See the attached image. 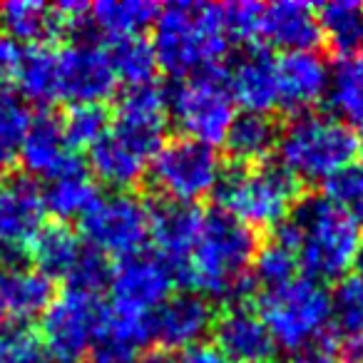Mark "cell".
I'll return each mask as SVG.
<instances>
[{"label":"cell","mask_w":363,"mask_h":363,"mask_svg":"<svg viewBox=\"0 0 363 363\" xmlns=\"http://www.w3.org/2000/svg\"><path fill=\"white\" fill-rule=\"evenodd\" d=\"M259 252L257 232L232 214L209 212L202 219L182 284L194 286L202 296H214L229 306L244 303L252 294V267Z\"/></svg>","instance_id":"1"},{"label":"cell","mask_w":363,"mask_h":363,"mask_svg":"<svg viewBox=\"0 0 363 363\" xmlns=\"http://www.w3.org/2000/svg\"><path fill=\"white\" fill-rule=\"evenodd\" d=\"M277 237L289 244L298 269L318 284L341 281L348 269H353V259L363 242L361 224L326 194L298 199Z\"/></svg>","instance_id":"2"},{"label":"cell","mask_w":363,"mask_h":363,"mask_svg":"<svg viewBox=\"0 0 363 363\" xmlns=\"http://www.w3.org/2000/svg\"><path fill=\"white\" fill-rule=\"evenodd\" d=\"M227 23L222 6L214 3H169L160 8L155 21L157 65L169 75L189 77L207 67H217L229 52Z\"/></svg>","instance_id":"3"},{"label":"cell","mask_w":363,"mask_h":363,"mask_svg":"<svg viewBox=\"0 0 363 363\" xmlns=\"http://www.w3.org/2000/svg\"><path fill=\"white\" fill-rule=\"evenodd\" d=\"M279 160L296 182L328 184L353 164L356 132L331 112L296 115L279 132Z\"/></svg>","instance_id":"4"},{"label":"cell","mask_w":363,"mask_h":363,"mask_svg":"<svg viewBox=\"0 0 363 363\" xmlns=\"http://www.w3.org/2000/svg\"><path fill=\"white\" fill-rule=\"evenodd\" d=\"M222 212L249 229L281 227L298 202V182L281 164H237L214 189Z\"/></svg>","instance_id":"5"},{"label":"cell","mask_w":363,"mask_h":363,"mask_svg":"<svg viewBox=\"0 0 363 363\" xmlns=\"http://www.w3.org/2000/svg\"><path fill=\"white\" fill-rule=\"evenodd\" d=\"M259 316L277 348L289 353L308 351L331 331V294L313 279L296 277L262 294Z\"/></svg>","instance_id":"6"},{"label":"cell","mask_w":363,"mask_h":363,"mask_svg":"<svg viewBox=\"0 0 363 363\" xmlns=\"http://www.w3.org/2000/svg\"><path fill=\"white\" fill-rule=\"evenodd\" d=\"M167 110L184 130V137H192L209 147L224 142L237 117L227 85V70L217 65L184 77L167 95Z\"/></svg>","instance_id":"7"},{"label":"cell","mask_w":363,"mask_h":363,"mask_svg":"<svg viewBox=\"0 0 363 363\" xmlns=\"http://www.w3.org/2000/svg\"><path fill=\"white\" fill-rule=\"evenodd\" d=\"M222 160L217 150L192 137L164 142L155 155L150 177L155 189L167 202L194 204L209 197L222 179Z\"/></svg>","instance_id":"8"},{"label":"cell","mask_w":363,"mask_h":363,"mask_svg":"<svg viewBox=\"0 0 363 363\" xmlns=\"http://www.w3.org/2000/svg\"><path fill=\"white\" fill-rule=\"evenodd\" d=\"M80 229L95 252L120 259L132 257L142 252V244L150 237V207L135 194H105L85 212Z\"/></svg>","instance_id":"9"},{"label":"cell","mask_w":363,"mask_h":363,"mask_svg":"<svg viewBox=\"0 0 363 363\" xmlns=\"http://www.w3.org/2000/svg\"><path fill=\"white\" fill-rule=\"evenodd\" d=\"M102 316L105 308L97 296L67 289L65 294L52 298L40 321V341L52 363L87 361Z\"/></svg>","instance_id":"10"},{"label":"cell","mask_w":363,"mask_h":363,"mask_svg":"<svg viewBox=\"0 0 363 363\" xmlns=\"http://www.w3.org/2000/svg\"><path fill=\"white\" fill-rule=\"evenodd\" d=\"M174 274L160 254L137 252L112 269V311L150 318L169 296Z\"/></svg>","instance_id":"11"},{"label":"cell","mask_w":363,"mask_h":363,"mask_svg":"<svg viewBox=\"0 0 363 363\" xmlns=\"http://www.w3.org/2000/svg\"><path fill=\"white\" fill-rule=\"evenodd\" d=\"M43 192L28 177L0 179V264H21L35 234L45 227Z\"/></svg>","instance_id":"12"},{"label":"cell","mask_w":363,"mask_h":363,"mask_svg":"<svg viewBox=\"0 0 363 363\" xmlns=\"http://www.w3.org/2000/svg\"><path fill=\"white\" fill-rule=\"evenodd\" d=\"M112 135L130 145L147 162L155 160L157 152L164 147L167 135V95L164 90L150 85L127 87L117 105V120Z\"/></svg>","instance_id":"13"},{"label":"cell","mask_w":363,"mask_h":363,"mask_svg":"<svg viewBox=\"0 0 363 363\" xmlns=\"http://www.w3.org/2000/svg\"><path fill=\"white\" fill-rule=\"evenodd\" d=\"M117 77L105 50L77 40L57 52V95L72 105H102L115 92Z\"/></svg>","instance_id":"14"},{"label":"cell","mask_w":363,"mask_h":363,"mask_svg":"<svg viewBox=\"0 0 363 363\" xmlns=\"http://www.w3.org/2000/svg\"><path fill=\"white\" fill-rule=\"evenodd\" d=\"M212 303L199 291L172 294L150 316L152 338L162 348H177V351H187V348L199 346L202 338L212 331Z\"/></svg>","instance_id":"15"},{"label":"cell","mask_w":363,"mask_h":363,"mask_svg":"<svg viewBox=\"0 0 363 363\" xmlns=\"http://www.w3.org/2000/svg\"><path fill=\"white\" fill-rule=\"evenodd\" d=\"M212 333L214 348L229 363H272L279 351L264 318L247 303L229 306L214 318Z\"/></svg>","instance_id":"16"},{"label":"cell","mask_w":363,"mask_h":363,"mask_svg":"<svg viewBox=\"0 0 363 363\" xmlns=\"http://www.w3.org/2000/svg\"><path fill=\"white\" fill-rule=\"evenodd\" d=\"M227 85L234 105H242L244 112L267 115L279 105L277 57L262 45H247L227 67Z\"/></svg>","instance_id":"17"},{"label":"cell","mask_w":363,"mask_h":363,"mask_svg":"<svg viewBox=\"0 0 363 363\" xmlns=\"http://www.w3.org/2000/svg\"><path fill=\"white\" fill-rule=\"evenodd\" d=\"M279 75V105L281 110L296 115L313 112V107L326 100L331 67L316 50L284 52L277 57Z\"/></svg>","instance_id":"18"},{"label":"cell","mask_w":363,"mask_h":363,"mask_svg":"<svg viewBox=\"0 0 363 363\" xmlns=\"http://www.w3.org/2000/svg\"><path fill=\"white\" fill-rule=\"evenodd\" d=\"M204 214L194 204H179L162 199L150 207V237L155 239L157 254L169 264L174 279L182 281L184 264L189 259Z\"/></svg>","instance_id":"19"},{"label":"cell","mask_w":363,"mask_h":363,"mask_svg":"<svg viewBox=\"0 0 363 363\" xmlns=\"http://www.w3.org/2000/svg\"><path fill=\"white\" fill-rule=\"evenodd\" d=\"M259 38L284 52L316 50L321 43L316 8L301 0H279L262 6Z\"/></svg>","instance_id":"20"},{"label":"cell","mask_w":363,"mask_h":363,"mask_svg":"<svg viewBox=\"0 0 363 363\" xmlns=\"http://www.w3.org/2000/svg\"><path fill=\"white\" fill-rule=\"evenodd\" d=\"M21 162L28 169V174L40 177L45 182L55 179V177L82 164L72 155L70 145H67L65 135H62L60 120H55L50 112L30 117L26 140L21 145Z\"/></svg>","instance_id":"21"},{"label":"cell","mask_w":363,"mask_h":363,"mask_svg":"<svg viewBox=\"0 0 363 363\" xmlns=\"http://www.w3.org/2000/svg\"><path fill=\"white\" fill-rule=\"evenodd\" d=\"M52 281L23 264H0V316L26 323L40 316L52 301Z\"/></svg>","instance_id":"22"},{"label":"cell","mask_w":363,"mask_h":363,"mask_svg":"<svg viewBox=\"0 0 363 363\" xmlns=\"http://www.w3.org/2000/svg\"><path fill=\"white\" fill-rule=\"evenodd\" d=\"M150 338V318L105 308L97 336L87 353V363H135L140 358V348Z\"/></svg>","instance_id":"23"},{"label":"cell","mask_w":363,"mask_h":363,"mask_svg":"<svg viewBox=\"0 0 363 363\" xmlns=\"http://www.w3.org/2000/svg\"><path fill=\"white\" fill-rule=\"evenodd\" d=\"M85 249L87 247L82 244V239L70 227L48 224L35 234V239L28 247V254L35 264V272H40L45 279H50V281L65 279L67 281Z\"/></svg>","instance_id":"24"},{"label":"cell","mask_w":363,"mask_h":363,"mask_svg":"<svg viewBox=\"0 0 363 363\" xmlns=\"http://www.w3.org/2000/svg\"><path fill=\"white\" fill-rule=\"evenodd\" d=\"M90 167L92 174L112 189H130L145 177L147 160L137 155L130 145L107 132L95 147H90Z\"/></svg>","instance_id":"25"},{"label":"cell","mask_w":363,"mask_h":363,"mask_svg":"<svg viewBox=\"0 0 363 363\" xmlns=\"http://www.w3.org/2000/svg\"><path fill=\"white\" fill-rule=\"evenodd\" d=\"M224 145L239 164H264L279 145V127L269 115L242 112L234 117Z\"/></svg>","instance_id":"26"},{"label":"cell","mask_w":363,"mask_h":363,"mask_svg":"<svg viewBox=\"0 0 363 363\" xmlns=\"http://www.w3.org/2000/svg\"><path fill=\"white\" fill-rule=\"evenodd\" d=\"M97 187L90 179L87 169L82 164H77L75 169L65 172V174L55 177L45 184L43 189V204L45 212H50L52 217L62 219H82L85 212L97 202Z\"/></svg>","instance_id":"27"},{"label":"cell","mask_w":363,"mask_h":363,"mask_svg":"<svg viewBox=\"0 0 363 363\" xmlns=\"http://www.w3.org/2000/svg\"><path fill=\"white\" fill-rule=\"evenodd\" d=\"M326 102L341 122L363 125V52L338 57L328 75Z\"/></svg>","instance_id":"28"},{"label":"cell","mask_w":363,"mask_h":363,"mask_svg":"<svg viewBox=\"0 0 363 363\" xmlns=\"http://www.w3.org/2000/svg\"><path fill=\"white\" fill-rule=\"evenodd\" d=\"M321 40H326L341 57L363 50V3L331 0L316 8Z\"/></svg>","instance_id":"29"},{"label":"cell","mask_w":363,"mask_h":363,"mask_svg":"<svg viewBox=\"0 0 363 363\" xmlns=\"http://www.w3.org/2000/svg\"><path fill=\"white\" fill-rule=\"evenodd\" d=\"M160 6L150 0H100L90 6V23L100 33L117 38L142 35V30L155 26Z\"/></svg>","instance_id":"30"},{"label":"cell","mask_w":363,"mask_h":363,"mask_svg":"<svg viewBox=\"0 0 363 363\" xmlns=\"http://www.w3.org/2000/svg\"><path fill=\"white\" fill-rule=\"evenodd\" d=\"M0 23L6 35L13 40H26L30 45H43V40L62 30L55 6L35 3V0H13L0 6Z\"/></svg>","instance_id":"31"},{"label":"cell","mask_w":363,"mask_h":363,"mask_svg":"<svg viewBox=\"0 0 363 363\" xmlns=\"http://www.w3.org/2000/svg\"><path fill=\"white\" fill-rule=\"evenodd\" d=\"M18 90L26 100L38 105H50L57 100V52L48 45H30L23 50L16 67Z\"/></svg>","instance_id":"32"},{"label":"cell","mask_w":363,"mask_h":363,"mask_svg":"<svg viewBox=\"0 0 363 363\" xmlns=\"http://www.w3.org/2000/svg\"><path fill=\"white\" fill-rule=\"evenodd\" d=\"M110 57V65L115 70L117 82H127L130 87L137 85H150L152 77L157 72V55L152 40L142 35L132 38H117L112 40V48L107 52Z\"/></svg>","instance_id":"33"},{"label":"cell","mask_w":363,"mask_h":363,"mask_svg":"<svg viewBox=\"0 0 363 363\" xmlns=\"http://www.w3.org/2000/svg\"><path fill=\"white\" fill-rule=\"evenodd\" d=\"M28 125H30V112L26 102L0 82V172L11 169L13 162L21 157Z\"/></svg>","instance_id":"34"},{"label":"cell","mask_w":363,"mask_h":363,"mask_svg":"<svg viewBox=\"0 0 363 363\" xmlns=\"http://www.w3.org/2000/svg\"><path fill=\"white\" fill-rule=\"evenodd\" d=\"M331 328L346 341L363 336V281L343 277L331 291Z\"/></svg>","instance_id":"35"},{"label":"cell","mask_w":363,"mask_h":363,"mask_svg":"<svg viewBox=\"0 0 363 363\" xmlns=\"http://www.w3.org/2000/svg\"><path fill=\"white\" fill-rule=\"evenodd\" d=\"M296 272L298 262L291 249H289V244H284L279 237H274L269 244L259 247L252 267V281L264 286V291H269V289L284 286L291 279H296Z\"/></svg>","instance_id":"36"},{"label":"cell","mask_w":363,"mask_h":363,"mask_svg":"<svg viewBox=\"0 0 363 363\" xmlns=\"http://www.w3.org/2000/svg\"><path fill=\"white\" fill-rule=\"evenodd\" d=\"M60 125L70 150L95 147L110 132V112H107L105 105H95V102H90V105H72Z\"/></svg>","instance_id":"37"},{"label":"cell","mask_w":363,"mask_h":363,"mask_svg":"<svg viewBox=\"0 0 363 363\" xmlns=\"http://www.w3.org/2000/svg\"><path fill=\"white\" fill-rule=\"evenodd\" d=\"M0 363H52L40 336L26 323L0 326Z\"/></svg>","instance_id":"38"},{"label":"cell","mask_w":363,"mask_h":363,"mask_svg":"<svg viewBox=\"0 0 363 363\" xmlns=\"http://www.w3.org/2000/svg\"><path fill=\"white\" fill-rule=\"evenodd\" d=\"M326 197L363 224V164H351L326 184Z\"/></svg>","instance_id":"39"},{"label":"cell","mask_w":363,"mask_h":363,"mask_svg":"<svg viewBox=\"0 0 363 363\" xmlns=\"http://www.w3.org/2000/svg\"><path fill=\"white\" fill-rule=\"evenodd\" d=\"M110 279H112V267L107 264L105 254L95 252V249H85L77 267L67 277V289L70 291L87 294V296H100L102 289L110 286Z\"/></svg>","instance_id":"40"},{"label":"cell","mask_w":363,"mask_h":363,"mask_svg":"<svg viewBox=\"0 0 363 363\" xmlns=\"http://www.w3.org/2000/svg\"><path fill=\"white\" fill-rule=\"evenodd\" d=\"M222 11L232 40L259 38V18H262L259 3H227V6H222Z\"/></svg>","instance_id":"41"},{"label":"cell","mask_w":363,"mask_h":363,"mask_svg":"<svg viewBox=\"0 0 363 363\" xmlns=\"http://www.w3.org/2000/svg\"><path fill=\"white\" fill-rule=\"evenodd\" d=\"M23 50L18 48V43L13 38L3 35L0 33V82L6 80V77L16 75V67L21 62Z\"/></svg>","instance_id":"42"},{"label":"cell","mask_w":363,"mask_h":363,"mask_svg":"<svg viewBox=\"0 0 363 363\" xmlns=\"http://www.w3.org/2000/svg\"><path fill=\"white\" fill-rule=\"evenodd\" d=\"M174 363H229V361L214 346L199 343V346L187 348V351H182V356L177 358Z\"/></svg>","instance_id":"43"},{"label":"cell","mask_w":363,"mask_h":363,"mask_svg":"<svg viewBox=\"0 0 363 363\" xmlns=\"http://www.w3.org/2000/svg\"><path fill=\"white\" fill-rule=\"evenodd\" d=\"M289 363H343V358H338L336 353H331L328 348H308V351H301L291 358Z\"/></svg>","instance_id":"44"},{"label":"cell","mask_w":363,"mask_h":363,"mask_svg":"<svg viewBox=\"0 0 363 363\" xmlns=\"http://www.w3.org/2000/svg\"><path fill=\"white\" fill-rule=\"evenodd\" d=\"M343 363H363V336L346 341V358Z\"/></svg>","instance_id":"45"},{"label":"cell","mask_w":363,"mask_h":363,"mask_svg":"<svg viewBox=\"0 0 363 363\" xmlns=\"http://www.w3.org/2000/svg\"><path fill=\"white\" fill-rule=\"evenodd\" d=\"M135 363H174L164 351H150V353H142Z\"/></svg>","instance_id":"46"},{"label":"cell","mask_w":363,"mask_h":363,"mask_svg":"<svg viewBox=\"0 0 363 363\" xmlns=\"http://www.w3.org/2000/svg\"><path fill=\"white\" fill-rule=\"evenodd\" d=\"M353 277H358L363 281V242H361V247H358V254H356V259H353Z\"/></svg>","instance_id":"47"},{"label":"cell","mask_w":363,"mask_h":363,"mask_svg":"<svg viewBox=\"0 0 363 363\" xmlns=\"http://www.w3.org/2000/svg\"><path fill=\"white\" fill-rule=\"evenodd\" d=\"M356 150H358V155H361V162H363V125H361V132L356 135Z\"/></svg>","instance_id":"48"}]
</instances>
